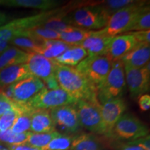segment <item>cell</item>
I'll return each mask as SVG.
<instances>
[{
    "instance_id": "cell-1",
    "label": "cell",
    "mask_w": 150,
    "mask_h": 150,
    "mask_svg": "<svg viewBox=\"0 0 150 150\" xmlns=\"http://www.w3.org/2000/svg\"><path fill=\"white\" fill-rule=\"evenodd\" d=\"M59 87L76 99L99 103L97 89L75 67L56 65L54 72Z\"/></svg>"
},
{
    "instance_id": "cell-2",
    "label": "cell",
    "mask_w": 150,
    "mask_h": 150,
    "mask_svg": "<svg viewBox=\"0 0 150 150\" xmlns=\"http://www.w3.org/2000/svg\"><path fill=\"white\" fill-rule=\"evenodd\" d=\"M71 26L94 31L106 27L110 17L101 4H86L75 8L65 16Z\"/></svg>"
},
{
    "instance_id": "cell-3",
    "label": "cell",
    "mask_w": 150,
    "mask_h": 150,
    "mask_svg": "<svg viewBox=\"0 0 150 150\" xmlns=\"http://www.w3.org/2000/svg\"><path fill=\"white\" fill-rule=\"evenodd\" d=\"M66 7L67 6L59 7L51 11H42L34 16L16 19L0 26V44L8 45V42L11 38L19 36L27 30L42 25L52 16L63 12Z\"/></svg>"
},
{
    "instance_id": "cell-4",
    "label": "cell",
    "mask_w": 150,
    "mask_h": 150,
    "mask_svg": "<svg viewBox=\"0 0 150 150\" xmlns=\"http://www.w3.org/2000/svg\"><path fill=\"white\" fill-rule=\"evenodd\" d=\"M126 90L125 70L121 61L112 62L104 82L97 90V100L101 105L114 99L121 98Z\"/></svg>"
},
{
    "instance_id": "cell-5",
    "label": "cell",
    "mask_w": 150,
    "mask_h": 150,
    "mask_svg": "<svg viewBox=\"0 0 150 150\" xmlns=\"http://www.w3.org/2000/svg\"><path fill=\"white\" fill-rule=\"evenodd\" d=\"M148 4L147 1H134L130 5L112 15L106 27L101 31L109 37L128 32L137 16Z\"/></svg>"
},
{
    "instance_id": "cell-6",
    "label": "cell",
    "mask_w": 150,
    "mask_h": 150,
    "mask_svg": "<svg viewBox=\"0 0 150 150\" xmlns=\"http://www.w3.org/2000/svg\"><path fill=\"white\" fill-rule=\"evenodd\" d=\"M77 112L80 126L93 134L107 136L102 115L99 103H92L88 101L79 99L74 105Z\"/></svg>"
},
{
    "instance_id": "cell-7",
    "label": "cell",
    "mask_w": 150,
    "mask_h": 150,
    "mask_svg": "<svg viewBox=\"0 0 150 150\" xmlns=\"http://www.w3.org/2000/svg\"><path fill=\"white\" fill-rule=\"evenodd\" d=\"M149 135L147 127L136 116L128 112L123 114L110 133L112 140L129 142Z\"/></svg>"
},
{
    "instance_id": "cell-8",
    "label": "cell",
    "mask_w": 150,
    "mask_h": 150,
    "mask_svg": "<svg viewBox=\"0 0 150 150\" xmlns=\"http://www.w3.org/2000/svg\"><path fill=\"white\" fill-rule=\"evenodd\" d=\"M112 62L106 56H88L75 67V69L98 90L109 72Z\"/></svg>"
},
{
    "instance_id": "cell-9",
    "label": "cell",
    "mask_w": 150,
    "mask_h": 150,
    "mask_svg": "<svg viewBox=\"0 0 150 150\" xmlns=\"http://www.w3.org/2000/svg\"><path fill=\"white\" fill-rule=\"evenodd\" d=\"M77 101L78 99L61 88L53 90L45 88L26 104L33 110H52L63 106L74 105Z\"/></svg>"
},
{
    "instance_id": "cell-10",
    "label": "cell",
    "mask_w": 150,
    "mask_h": 150,
    "mask_svg": "<svg viewBox=\"0 0 150 150\" xmlns=\"http://www.w3.org/2000/svg\"><path fill=\"white\" fill-rule=\"evenodd\" d=\"M126 87L128 88L130 96L137 99L146 92L149 91L150 86L149 63L141 68H133L124 66Z\"/></svg>"
},
{
    "instance_id": "cell-11",
    "label": "cell",
    "mask_w": 150,
    "mask_h": 150,
    "mask_svg": "<svg viewBox=\"0 0 150 150\" xmlns=\"http://www.w3.org/2000/svg\"><path fill=\"white\" fill-rule=\"evenodd\" d=\"M45 88L42 81L31 76L12 84L11 100L18 104H26Z\"/></svg>"
},
{
    "instance_id": "cell-12",
    "label": "cell",
    "mask_w": 150,
    "mask_h": 150,
    "mask_svg": "<svg viewBox=\"0 0 150 150\" xmlns=\"http://www.w3.org/2000/svg\"><path fill=\"white\" fill-rule=\"evenodd\" d=\"M31 76L42 81L45 85L55 79V68L57 63L36 53H29L26 63Z\"/></svg>"
},
{
    "instance_id": "cell-13",
    "label": "cell",
    "mask_w": 150,
    "mask_h": 150,
    "mask_svg": "<svg viewBox=\"0 0 150 150\" xmlns=\"http://www.w3.org/2000/svg\"><path fill=\"white\" fill-rule=\"evenodd\" d=\"M54 124L67 134H75L79 130V121L76 108L74 105H68L50 110Z\"/></svg>"
},
{
    "instance_id": "cell-14",
    "label": "cell",
    "mask_w": 150,
    "mask_h": 150,
    "mask_svg": "<svg viewBox=\"0 0 150 150\" xmlns=\"http://www.w3.org/2000/svg\"><path fill=\"white\" fill-rule=\"evenodd\" d=\"M126 110L127 104L122 98L112 99L101 105V115L107 131V138H109L114 126Z\"/></svg>"
},
{
    "instance_id": "cell-15",
    "label": "cell",
    "mask_w": 150,
    "mask_h": 150,
    "mask_svg": "<svg viewBox=\"0 0 150 150\" xmlns=\"http://www.w3.org/2000/svg\"><path fill=\"white\" fill-rule=\"evenodd\" d=\"M136 44V40L129 33L115 35L110 40L105 56L111 62L120 61Z\"/></svg>"
},
{
    "instance_id": "cell-16",
    "label": "cell",
    "mask_w": 150,
    "mask_h": 150,
    "mask_svg": "<svg viewBox=\"0 0 150 150\" xmlns=\"http://www.w3.org/2000/svg\"><path fill=\"white\" fill-rule=\"evenodd\" d=\"M112 38L105 35L101 30L93 31L86 40L76 46L83 48L88 56H105Z\"/></svg>"
},
{
    "instance_id": "cell-17",
    "label": "cell",
    "mask_w": 150,
    "mask_h": 150,
    "mask_svg": "<svg viewBox=\"0 0 150 150\" xmlns=\"http://www.w3.org/2000/svg\"><path fill=\"white\" fill-rule=\"evenodd\" d=\"M150 44L137 42L136 46L121 59L124 66L141 68L149 63Z\"/></svg>"
},
{
    "instance_id": "cell-18",
    "label": "cell",
    "mask_w": 150,
    "mask_h": 150,
    "mask_svg": "<svg viewBox=\"0 0 150 150\" xmlns=\"http://www.w3.org/2000/svg\"><path fill=\"white\" fill-rule=\"evenodd\" d=\"M31 76L26 64H17L6 67L0 70V89Z\"/></svg>"
},
{
    "instance_id": "cell-19",
    "label": "cell",
    "mask_w": 150,
    "mask_h": 150,
    "mask_svg": "<svg viewBox=\"0 0 150 150\" xmlns=\"http://www.w3.org/2000/svg\"><path fill=\"white\" fill-rule=\"evenodd\" d=\"M31 132L42 134L56 131L50 110L37 109L33 110L31 118Z\"/></svg>"
},
{
    "instance_id": "cell-20",
    "label": "cell",
    "mask_w": 150,
    "mask_h": 150,
    "mask_svg": "<svg viewBox=\"0 0 150 150\" xmlns=\"http://www.w3.org/2000/svg\"><path fill=\"white\" fill-rule=\"evenodd\" d=\"M63 3L57 0H4L2 6L8 7H20L39 9L48 11L57 8Z\"/></svg>"
},
{
    "instance_id": "cell-21",
    "label": "cell",
    "mask_w": 150,
    "mask_h": 150,
    "mask_svg": "<svg viewBox=\"0 0 150 150\" xmlns=\"http://www.w3.org/2000/svg\"><path fill=\"white\" fill-rule=\"evenodd\" d=\"M29 55V53L18 47L8 45L0 54V70L10 65L26 64Z\"/></svg>"
},
{
    "instance_id": "cell-22",
    "label": "cell",
    "mask_w": 150,
    "mask_h": 150,
    "mask_svg": "<svg viewBox=\"0 0 150 150\" xmlns=\"http://www.w3.org/2000/svg\"><path fill=\"white\" fill-rule=\"evenodd\" d=\"M88 56L87 52L80 46H70L55 61L58 64L68 67H76Z\"/></svg>"
},
{
    "instance_id": "cell-23",
    "label": "cell",
    "mask_w": 150,
    "mask_h": 150,
    "mask_svg": "<svg viewBox=\"0 0 150 150\" xmlns=\"http://www.w3.org/2000/svg\"><path fill=\"white\" fill-rule=\"evenodd\" d=\"M70 46L61 40H45L40 45L36 54H40L48 59L54 60Z\"/></svg>"
},
{
    "instance_id": "cell-24",
    "label": "cell",
    "mask_w": 150,
    "mask_h": 150,
    "mask_svg": "<svg viewBox=\"0 0 150 150\" xmlns=\"http://www.w3.org/2000/svg\"><path fill=\"white\" fill-rule=\"evenodd\" d=\"M70 150H105L102 144L95 136L90 134L74 136Z\"/></svg>"
},
{
    "instance_id": "cell-25",
    "label": "cell",
    "mask_w": 150,
    "mask_h": 150,
    "mask_svg": "<svg viewBox=\"0 0 150 150\" xmlns=\"http://www.w3.org/2000/svg\"><path fill=\"white\" fill-rule=\"evenodd\" d=\"M18 105L20 114L17 118L16 122L11 127V130L15 134L29 132L31 128V115L34 110L28 106L27 104Z\"/></svg>"
},
{
    "instance_id": "cell-26",
    "label": "cell",
    "mask_w": 150,
    "mask_h": 150,
    "mask_svg": "<svg viewBox=\"0 0 150 150\" xmlns=\"http://www.w3.org/2000/svg\"><path fill=\"white\" fill-rule=\"evenodd\" d=\"M93 31L72 26L67 31L60 33L59 40L66 43L68 45H77L86 40Z\"/></svg>"
},
{
    "instance_id": "cell-27",
    "label": "cell",
    "mask_w": 150,
    "mask_h": 150,
    "mask_svg": "<svg viewBox=\"0 0 150 150\" xmlns=\"http://www.w3.org/2000/svg\"><path fill=\"white\" fill-rule=\"evenodd\" d=\"M19 36L28 37L38 44H41L45 40H59L60 33L39 26L24 31Z\"/></svg>"
},
{
    "instance_id": "cell-28",
    "label": "cell",
    "mask_w": 150,
    "mask_h": 150,
    "mask_svg": "<svg viewBox=\"0 0 150 150\" xmlns=\"http://www.w3.org/2000/svg\"><path fill=\"white\" fill-rule=\"evenodd\" d=\"M150 29V8L149 4L146 5L140 13L137 16L131 24L128 32L140 31H148ZM127 32V33H128Z\"/></svg>"
},
{
    "instance_id": "cell-29",
    "label": "cell",
    "mask_w": 150,
    "mask_h": 150,
    "mask_svg": "<svg viewBox=\"0 0 150 150\" xmlns=\"http://www.w3.org/2000/svg\"><path fill=\"white\" fill-rule=\"evenodd\" d=\"M60 134L61 133L56 131L50 133H42V134H34L31 132L27 143L34 147L43 149L50 143L52 140L59 136Z\"/></svg>"
},
{
    "instance_id": "cell-30",
    "label": "cell",
    "mask_w": 150,
    "mask_h": 150,
    "mask_svg": "<svg viewBox=\"0 0 150 150\" xmlns=\"http://www.w3.org/2000/svg\"><path fill=\"white\" fill-rule=\"evenodd\" d=\"M31 132L15 134L11 129L0 131V142L8 144V145H18L27 143Z\"/></svg>"
},
{
    "instance_id": "cell-31",
    "label": "cell",
    "mask_w": 150,
    "mask_h": 150,
    "mask_svg": "<svg viewBox=\"0 0 150 150\" xmlns=\"http://www.w3.org/2000/svg\"><path fill=\"white\" fill-rule=\"evenodd\" d=\"M8 45H11L29 54L37 53L40 44H38L28 37L16 36L9 40Z\"/></svg>"
},
{
    "instance_id": "cell-32",
    "label": "cell",
    "mask_w": 150,
    "mask_h": 150,
    "mask_svg": "<svg viewBox=\"0 0 150 150\" xmlns=\"http://www.w3.org/2000/svg\"><path fill=\"white\" fill-rule=\"evenodd\" d=\"M73 137L70 135L61 134L50 142L42 150H70Z\"/></svg>"
},
{
    "instance_id": "cell-33",
    "label": "cell",
    "mask_w": 150,
    "mask_h": 150,
    "mask_svg": "<svg viewBox=\"0 0 150 150\" xmlns=\"http://www.w3.org/2000/svg\"><path fill=\"white\" fill-rule=\"evenodd\" d=\"M19 114L20 111L18 109V105L16 103V106L13 108L7 110L0 117V131L11 129L16 122Z\"/></svg>"
},
{
    "instance_id": "cell-34",
    "label": "cell",
    "mask_w": 150,
    "mask_h": 150,
    "mask_svg": "<svg viewBox=\"0 0 150 150\" xmlns=\"http://www.w3.org/2000/svg\"><path fill=\"white\" fill-rule=\"evenodd\" d=\"M134 1V0H108L103 1L100 4L108 16L110 17L120 9L130 5Z\"/></svg>"
},
{
    "instance_id": "cell-35",
    "label": "cell",
    "mask_w": 150,
    "mask_h": 150,
    "mask_svg": "<svg viewBox=\"0 0 150 150\" xmlns=\"http://www.w3.org/2000/svg\"><path fill=\"white\" fill-rule=\"evenodd\" d=\"M16 106V103L8 98L4 94L0 92V117L11 108Z\"/></svg>"
},
{
    "instance_id": "cell-36",
    "label": "cell",
    "mask_w": 150,
    "mask_h": 150,
    "mask_svg": "<svg viewBox=\"0 0 150 150\" xmlns=\"http://www.w3.org/2000/svg\"><path fill=\"white\" fill-rule=\"evenodd\" d=\"M112 147L115 150H144L129 142L117 141V140H112Z\"/></svg>"
},
{
    "instance_id": "cell-37",
    "label": "cell",
    "mask_w": 150,
    "mask_h": 150,
    "mask_svg": "<svg viewBox=\"0 0 150 150\" xmlns=\"http://www.w3.org/2000/svg\"><path fill=\"white\" fill-rule=\"evenodd\" d=\"M133 35L137 42L149 43L150 44V30L128 32Z\"/></svg>"
},
{
    "instance_id": "cell-38",
    "label": "cell",
    "mask_w": 150,
    "mask_h": 150,
    "mask_svg": "<svg viewBox=\"0 0 150 150\" xmlns=\"http://www.w3.org/2000/svg\"><path fill=\"white\" fill-rule=\"evenodd\" d=\"M133 145L138 146L142 148L144 150H150V137L149 135L141 137V138H138V139L132 140V141H129Z\"/></svg>"
},
{
    "instance_id": "cell-39",
    "label": "cell",
    "mask_w": 150,
    "mask_h": 150,
    "mask_svg": "<svg viewBox=\"0 0 150 150\" xmlns=\"http://www.w3.org/2000/svg\"><path fill=\"white\" fill-rule=\"evenodd\" d=\"M138 105L142 111H147L150 108V96L147 94L142 95L138 98Z\"/></svg>"
},
{
    "instance_id": "cell-40",
    "label": "cell",
    "mask_w": 150,
    "mask_h": 150,
    "mask_svg": "<svg viewBox=\"0 0 150 150\" xmlns=\"http://www.w3.org/2000/svg\"><path fill=\"white\" fill-rule=\"evenodd\" d=\"M9 149L11 150H42V149H39L28 145L27 143L22 144V145H8Z\"/></svg>"
},
{
    "instance_id": "cell-41",
    "label": "cell",
    "mask_w": 150,
    "mask_h": 150,
    "mask_svg": "<svg viewBox=\"0 0 150 150\" xmlns=\"http://www.w3.org/2000/svg\"><path fill=\"white\" fill-rule=\"evenodd\" d=\"M9 18H10V17L6 13L0 11V24H4L6 22H8Z\"/></svg>"
},
{
    "instance_id": "cell-42",
    "label": "cell",
    "mask_w": 150,
    "mask_h": 150,
    "mask_svg": "<svg viewBox=\"0 0 150 150\" xmlns=\"http://www.w3.org/2000/svg\"><path fill=\"white\" fill-rule=\"evenodd\" d=\"M0 150H11L9 149L8 146L5 145L2 142H0Z\"/></svg>"
},
{
    "instance_id": "cell-43",
    "label": "cell",
    "mask_w": 150,
    "mask_h": 150,
    "mask_svg": "<svg viewBox=\"0 0 150 150\" xmlns=\"http://www.w3.org/2000/svg\"><path fill=\"white\" fill-rule=\"evenodd\" d=\"M3 1H4V0H0V6H2Z\"/></svg>"
},
{
    "instance_id": "cell-44",
    "label": "cell",
    "mask_w": 150,
    "mask_h": 150,
    "mask_svg": "<svg viewBox=\"0 0 150 150\" xmlns=\"http://www.w3.org/2000/svg\"><path fill=\"white\" fill-rule=\"evenodd\" d=\"M1 25H3V24H0V26H1Z\"/></svg>"
}]
</instances>
